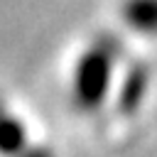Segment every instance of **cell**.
<instances>
[{
	"instance_id": "cell-3",
	"label": "cell",
	"mask_w": 157,
	"mask_h": 157,
	"mask_svg": "<svg viewBox=\"0 0 157 157\" xmlns=\"http://www.w3.org/2000/svg\"><path fill=\"white\" fill-rule=\"evenodd\" d=\"M123 20L135 32L157 37V0H125Z\"/></svg>"
},
{
	"instance_id": "cell-1",
	"label": "cell",
	"mask_w": 157,
	"mask_h": 157,
	"mask_svg": "<svg viewBox=\"0 0 157 157\" xmlns=\"http://www.w3.org/2000/svg\"><path fill=\"white\" fill-rule=\"evenodd\" d=\"M115 56H118V42L113 37H105L88 52H83V56L78 59L74 71V98L83 110L91 113L105 101Z\"/></svg>"
},
{
	"instance_id": "cell-2",
	"label": "cell",
	"mask_w": 157,
	"mask_h": 157,
	"mask_svg": "<svg viewBox=\"0 0 157 157\" xmlns=\"http://www.w3.org/2000/svg\"><path fill=\"white\" fill-rule=\"evenodd\" d=\"M147 88H150V69L145 64H135L130 69V74L125 76L123 88H120V98H118L120 113H128V115L135 113L140 108V103L145 101Z\"/></svg>"
}]
</instances>
